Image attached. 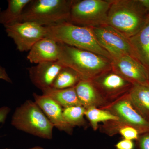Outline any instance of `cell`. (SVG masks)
<instances>
[{"instance_id":"6da1fadb","label":"cell","mask_w":149,"mask_h":149,"mask_svg":"<svg viewBox=\"0 0 149 149\" xmlns=\"http://www.w3.org/2000/svg\"><path fill=\"white\" fill-rule=\"evenodd\" d=\"M149 17L139 0H111L106 24L129 38L143 27Z\"/></svg>"},{"instance_id":"7a4b0ae2","label":"cell","mask_w":149,"mask_h":149,"mask_svg":"<svg viewBox=\"0 0 149 149\" xmlns=\"http://www.w3.org/2000/svg\"><path fill=\"white\" fill-rule=\"evenodd\" d=\"M59 43L58 61L74 70L82 80H91L111 69V60L90 51Z\"/></svg>"},{"instance_id":"3957f363","label":"cell","mask_w":149,"mask_h":149,"mask_svg":"<svg viewBox=\"0 0 149 149\" xmlns=\"http://www.w3.org/2000/svg\"><path fill=\"white\" fill-rule=\"evenodd\" d=\"M45 27L46 37L112 60L111 56L99 44L92 27L76 25L68 22Z\"/></svg>"},{"instance_id":"277c9868","label":"cell","mask_w":149,"mask_h":149,"mask_svg":"<svg viewBox=\"0 0 149 149\" xmlns=\"http://www.w3.org/2000/svg\"><path fill=\"white\" fill-rule=\"evenodd\" d=\"M11 124L17 130L41 139L51 140L54 125L35 101L27 100L17 107Z\"/></svg>"},{"instance_id":"5b68a950","label":"cell","mask_w":149,"mask_h":149,"mask_svg":"<svg viewBox=\"0 0 149 149\" xmlns=\"http://www.w3.org/2000/svg\"><path fill=\"white\" fill-rule=\"evenodd\" d=\"M73 0L31 1L19 22L29 21L48 27L68 21Z\"/></svg>"},{"instance_id":"8992f818","label":"cell","mask_w":149,"mask_h":149,"mask_svg":"<svg viewBox=\"0 0 149 149\" xmlns=\"http://www.w3.org/2000/svg\"><path fill=\"white\" fill-rule=\"evenodd\" d=\"M111 3V0L74 1L68 22L91 27L106 24Z\"/></svg>"},{"instance_id":"52a82bcc","label":"cell","mask_w":149,"mask_h":149,"mask_svg":"<svg viewBox=\"0 0 149 149\" xmlns=\"http://www.w3.org/2000/svg\"><path fill=\"white\" fill-rule=\"evenodd\" d=\"M101 108L108 111L118 118L116 121L118 128L129 125L137 129L140 134L149 132V121L135 108L128 93Z\"/></svg>"},{"instance_id":"ba28073f","label":"cell","mask_w":149,"mask_h":149,"mask_svg":"<svg viewBox=\"0 0 149 149\" xmlns=\"http://www.w3.org/2000/svg\"><path fill=\"white\" fill-rule=\"evenodd\" d=\"M92 28L99 44L112 59L125 55L136 58L129 38L121 32L107 24Z\"/></svg>"},{"instance_id":"9c48e42d","label":"cell","mask_w":149,"mask_h":149,"mask_svg":"<svg viewBox=\"0 0 149 149\" xmlns=\"http://www.w3.org/2000/svg\"><path fill=\"white\" fill-rule=\"evenodd\" d=\"M4 27L8 36L20 52H29L38 41L46 37L45 27L32 22H17Z\"/></svg>"},{"instance_id":"30bf717a","label":"cell","mask_w":149,"mask_h":149,"mask_svg":"<svg viewBox=\"0 0 149 149\" xmlns=\"http://www.w3.org/2000/svg\"><path fill=\"white\" fill-rule=\"evenodd\" d=\"M91 81L109 103L127 94L133 86L112 69L101 73Z\"/></svg>"},{"instance_id":"8fae6325","label":"cell","mask_w":149,"mask_h":149,"mask_svg":"<svg viewBox=\"0 0 149 149\" xmlns=\"http://www.w3.org/2000/svg\"><path fill=\"white\" fill-rule=\"evenodd\" d=\"M111 69L133 85L149 82V70L137 58L123 56L111 61Z\"/></svg>"},{"instance_id":"7c38bea8","label":"cell","mask_w":149,"mask_h":149,"mask_svg":"<svg viewBox=\"0 0 149 149\" xmlns=\"http://www.w3.org/2000/svg\"><path fill=\"white\" fill-rule=\"evenodd\" d=\"M34 101L40 107L50 121L59 130L72 135L74 128L65 121L63 108L50 97L45 95L33 94Z\"/></svg>"},{"instance_id":"4fadbf2b","label":"cell","mask_w":149,"mask_h":149,"mask_svg":"<svg viewBox=\"0 0 149 149\" xmlns=\"http://www.w3.org/2000/svg\"><path fill=\"white\" fill-rule=\"evenodd\" d=\"M64 67L58 61L39 63L28 68L29 78L35 87L44 91L52 88L56 77Z\"/></svg>"},{"instance_id":"5bb4252c","label":"cell","mask_w":149,"mask_h":149,"mask_svg":"<svg viewBox=\"0 0 149 149\" xmlns=\"http://www.w3.org/2000/svg\"><path fill=\"white\" fill-rule=\"evenodd\" d=\"M59 54V43L52 38L45 37L32 47L27 58L31 63L37 64L58 61Z\"/></svg>"},{"instance_id":"9a60e30c","label":"cell","mask_w":149,"mask_h":149,"mask_svg":"<svg viewBox=\"0 0 149 149\" xmlns=\"http://www.w3.org/2000/svg\"><path fill=\"white\" fill-rule=\"evenodd\" d=\"M77 97L86 109L91 107H103L108 102L103 97L91 80H81L75 85Z\"/></svg>"},{"instance_id":"2e32d148","label":"cell","mask_w":149,"mask_h":149,"mask_svg":"<svg viewBox=\"0 0 149 149\" xmlns=\"http://www.w3.org/2000/svg\"><path fill=\"white\" fill-rule=\"evenodd\" d=\"M129 40L136 58L149 70V17L143 27Z\"/></svg>"},{"instance_id":"e0dca14e","label":"cell","mask_w":149,"mask_h":149,"mask_svg":"<svg viewBox=\"0 0 149 149\" xmlns=\"http://www.w3.org/2000/svg\"><path fill=\"white\" fill-rule=\"evenodd\" d=\"M128 95L135 108L149 121V82L133 85Z\"/></svg>"},{"instance_id":"ac0fdd59","label":"cell","mask_w":149,"mask_h":149,"mask_svg":"<svg viewBox=\"0 0 149 149\" xmlns=\"http://www.w3.org/2000/svg\"><path fill=\"white\" fill-rule=\"evenodd\" d=\"M42 91V95L50 97L63 108L82 106L77 97L74 87L60 90L51 88Z\"/></svg>"},{"instance_id":"d6986e66","label":"cell","mask_w":149,"mask_h":149,"mask_svg":"<svg viewBox=\"0 0 149 149\" xmlns=\"http://www.w3.org/2000/svg\"><path fill=\"white\" fill-rule=\"evenodd\" d=\"M32 0H8L5 10L0 13V24L5 25L19 22L24 9Z\"/></svg>"},{"instance_id":"ffe728a7","label":"cell","mask_w":149,"mask_h":149,"mask_svg":"<svg viewBox=\"0 0 149 149\" xmlns=\"http://www.w3.org/2000/svg\"><path fill=\"white\" fill-rule=\"evenodd\" d=\"M81 80L79 74L74 70L64 67L56 77L52 88L60 90L72 88Z\"/></svg>"},{"instance_id":"44dd1931","label":"cell","mask_w":149,"mask_h":149,"mask_svg":"<svg viewBox=\"0 0 149 149\" xmlns=\"http://www.w3.org/2000/svg\"><path fill=\"white\" fill-rule=\"evenodd\" d=\"M86 109L82 106H75L63 108V117L65 121L73 128H87L88 124L85 120Z\"/></svg>"},{"instance_id":"7402d4cb","label":"cell","mask_w":149,"mask_h":149,"mask_svg":"<svg viewBox=\"0 0 149 149\" xmlns=\"http://www.w3.org/2000/svg\"><path fill=\"white\" fill-rule=\"evenodd\" d=\"M85 117L90 122L93 130L99 128V123L118 120V118L107 110L97 107H91L86 109Z\"/></svg>"},{"instance_id":"603a6c76","label":"cell","mask_w":149,"mask_h":149,"mask_svg":"<svg viewBox=\"0 0 149 149\" xmlns=\"http://www.w3.org/2000/svg\"><path fill=\"white\" fill-rule=\"evenodd\" d=\"M118 134L121 135L123 139L131 141H137L140 135L137 129L129 125H124L121 127L118 130Z\"/></svg>"},{"instance_id":"cb8c5ba5","label":"cell","mask_w":149,"mask_h":149,"mask_svg":"<svg viewBox=\"0 0 149 149\" xmlns=\"http://www.w3.org/2000/svg\"><path fill=\"white\" fill-rule=\"evenodd\" d=\"M137 141L140 149H149V132L140 134Z\"/></svg>"},{"instance_id":"d4e9b609","label":"cell","mask_w":149,"mask_h":149,"mask_svg":"<svg viewBox=\"0 0 149 149\" xmlns=\"http://www.w3.org/2000/svg\"><path fill=\"white\" fill-rule=\"evenodd\" d=\"M116 149H134V143L133 141L123 139L115 145Z\"/></svg>"},{"instance_id":"484cf974","label":"cell","mask_w":149,"mask_h":149,"mask_svg":"<svg viewBox=\"0 0 149 149\" xmlns=\"http://www.w3.org/2000/svg\"><path fill=\"white\" fill-rule=\"evenodd\" d=\"M10 111V109L8 107L3 106L0 107V123L5 122Z\"/></svg>"},{"instance_id":"4316f807","label":"cell","mask_w":149,"mask_h":149,"mask_svg":"<svg viewBox=\"0 0 149 149\" xmlns=\"http://www.w3.org/2000/svg\"><path fill=\"white\" fill-rule=\"evenodd\" d=\"M0 79L4 80L8 83H12V81L9 76L6 70L4 68L0 65Z\"/></svg>"},{"instance_id":"83f0119b","label":"cell","mask_w":149,"mask_h":149,"mask_svg":"<svg viewBox=\"0 0 149 149\" xmlns=\"http://www.w3.org/2000/svg\"><path fill=\"white\" fill-rule=\"evenodd\" d=\"M139 2L149 13V0H139Z\"/></svg>"},{"instance_id":"f1b7e54d","label":"cell","mask_w":149,"mask_h":149,"mask_svg":"<svg viewBox=\"0 0 149 149\" xmlns=\"http://www.w3.org/2000/svg\"><path fill=\"white\" fill-rule=\"evenodd\" d=\"M4 149H10L9 148H5ZM28 149H45L44 148H42V147H40V146H35L34 147H33V148H29Z\"/></svg>"},{"instance_id":"f546056e","label":"cell","mask_w":149,"mask_h":149,"mask_svg":"<svg viewBox=\"0 0 149 149\" xmlns=\"http://www.w3.org/2000/svg\"><path fill=\"white\" fill-rule=\"evenodd\" d=\"M1 9L0 8V13H1Z\"/></svg>"}]
</instances>
